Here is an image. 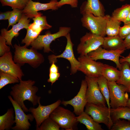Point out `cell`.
I'll return each instance as SVG.
<instances>
[{
	"instance_id": "cell-38",
	"label": "cell",
	"mask_w": 130,
	"mask_h": 130,
	"mask_svg": "<svg viewBox=\"0 0 130 130\" xmlns=\"http://www.w3.org/2000/svg\"><path fill=\"white\" fill-rule=\"evenodd\" d=\"M78 0H60L57 3V6L59 8L65 5H70L72 8L77 7L78 6Z\"/></svg>"
},
{
	"instance_id": "cell-33",
	"label": "cell",
	"mask_w": 130,
	"mask_h": 130,
	"mask_svg": "<svg viewBox=\"0 0 130 130\" xmlns=\"http://www.w3.org/2000/svg\"><path fill=\"white\" fill-rule=\"evenodd\" d=\"M60 127L54 121L49 117L44 120L37 130H59Z\"/></svg>"
},
{
	"instance_id": "cell-44",
	"label": "cell",
	"mask_w": 130,
	"mask_h": 130,
	"mask_svg": "<svg viewBox=\"0 0 130 130\" xmlns=\"http://www.w3.org/2000/svg\"><path fill=\"white\" fill-rule=\"evenodd\" d=\"M124 23V24H130V12Z\"/></svg>"
},
{
	"instance_id": "cell-45",
	"label": "cell",
	"mask_w": 130,
	"mask_h": 130,
	"mask_svg": "<svg viewBox=\"0 0 130 130\" xmlns=\"http://www.w3.org/2000/svg\"><path fill=\"white\" fill-rule=\"evenodd\" d=\"M126 106L130 108V98H129L128 100Z\"/></svg>"
},
{
	"instance_id": "cell-41",
	"label": "cell",
	"mask_w": 130,
	"mask_h": 130,
	"mask_svg": "<svg viewBox=\"0 0 130 130\" xmlns=\"http://www.w3.org/2000/svg\"><path fill=\"white\" fill-rule=\"evenodd\" d=\"M124 43L126 49H130V34L124 40Z\"/></svg>"
},
{
	"instance_id": "cell-25",
	"label": "cell",
	"mask_w": 130,
	"mask_h": 130,
	"mask_svg": "<svg viewBox=\"0 0 130 130\" xmlns=\"http://www.w3.org/2000/svg\"><path fill=\"white\" fill-rule=\"evenodd\" d=\"M121 64L122 67L120 70V76L116 82L128 88L130 87V64L126 62Z\"/></svg>"
},
{
	"instance_id": "cell-17",
	"label": "cell",
	"mask_w": 130,
	"mask_h": 130,
	"mask_svg": "<svg viewBox=\"0 0 130 130\" xmlns=\"http://www.w3.org/2000/svg\"><path fill=\"white\" fill-rule=\"evenodd\" d=\"M15 63L13 60L11 52L6 53L0 57V71L10 74L21 80L24 74L21 66Z\"/></svg>"
},
{
	"instance_id": "cell-36",
	"label": "cell",
	"mask_w": 130,
	"mask_h": 130,
	"mask_svg": "<svg viewBox=\"0 0 130 130\" xmlns=\"http://www.w3.org/2000/svg\"><path fill=\"white\" fill-rule=\"evenodd\" d=\"M6 40L3 37L0 36V56H2L10 51V47L7 45Z\"/></svg>"
},
{
	"instance_id": "cell-15",
	"label": "cell",
	"mask_w": 130,
	"mask_h": 130,
	"mask_svg": "<svg viewBox=\"0 0 130 130\" xmlns=\"http://www.w3.org/2000/svg\"><path fill=\"white\" fill-rule=\"evenodd\" d=\"M87 85L85 80H82L81 87L77 95L69 101L63 100L61 104L66 106L68 104L73 108V112L79 116L84 111V109L87 103L86 93Z\"/></svg>"
},
{
	"instance_id": "cell-43",
	"label": "cell",
	"mask_w": 130,
	"mask_h": 130,
	"mask_svg": "<svg viewBox=\"0 0 130 130\" xmlns=\"http://www.w3.org/2000/svg\"><path fill=\"white\" fill-rule=\"evenodd\" d=\"M119 61L121 64L123 62H126L130 64V52L126 56L123 57L119 59Z\"/></svg>"
},
{
	"instance_id": "cell-27",
	"label": "cell",
	"mask_w": 130,
	"mask_h": 130,
	"mask_svg": "<svg viewBox=\"0 0 130 130\" xmlns=\"http://www.w3.org/2000/svg\"><path fill=\"white\" fill-rule=\"evenodd\" d=\"M130 12V4H126L115 10L111 18L119 21L124 22Z\"/></svg>"
},
{
	"instance_id": "cell-8",
	"label": "cell",
	"mask_w": 130,
	"mask_h": 130,
	"mask_svg": "<svg viewBox=\"0 0 130 130\" xmlns=\"http://www.w3.org/2000/svg\"><path fill=\"white\" fill-rule=\"evenodd\" d=\"M104 37L90 32H86L80 39V42L77 49L80 56L87 55L94 51L103 44Z\"/></svg>"
},
{
	"instance_id": "cell-3",
	"label": "cell",
	"mask_w": 130,
	"mask_h": 130,
	"mask_svg": "<svg viewBox=\"0 0 130 130\" xmlns=\"http://www.w3.org/2000/svg\"><path fill=\"white\" fill-rule=\"evenodd\" d=\"M13 61L21 66L25 63L29 64L33 68H38L44 61L43 55L37 50L31 47L29 49L25 45L20 46L15 44Z\"/></svg>"
},
{
	"instance_id": "cell-29",
	"label": "cell",
	"mask_w": 130,
	"mask_h": 130,
	"mask_svg": "<svg viewBox=\"0 0 130 130\" xmlns=\"http://www.w3.org/2000/svg\"><path fill=\"white\" fill-rule=\"evenodd\" d=\"M121 23V22L112 18L110 16L106 24V35L108 36L118 35Z\"/></svg>"
},
{
	"instance_id": "cell-9",
	"label": "cell",
	"mask_w": 130,
	"mask_h": 130,
	"mask_svg": "<svg viewBox=\"0 0 130 130\" xmlns=\"http://www.w3.org/2000/svg\"><path fill=\"white\" fill-rule=\"evenodd\" d=\"M65 37L67 39V44L63 52L59 55L54 54L50 55L48 56V59L51 64L53 62L55 63L56 62L57 59L58 58H62L67 60L71 64V73L74 74L78 71L80 63L74 56L73 50L74 45L72 41L70 33H69Z\"/></svg>"
},
{
	"instance_id": "cell-18",
	"label": "cell",
	"mask_w": 130,
	"mask_h": 130,
	"mask_svg": "<svg viewBox=\"0 0 130 130\" xmlns=\"http://www.w3.org/2000/svg\"><path fill=\"white\" fill-rule=\"evenodd\" d=\"M23 13L22 17L17 23L13 25L12 28L9 30L2 28L0 30L1 36L4 38L6 40L7 45L12 46V41L14 37L19 36V31L23 28L26 29L28 28L30 20Z\"/></svg>"
},
{
	"instance_id": "cell-34",
	"label": "cell",
	"mask_w": 130,
	"mask_h": 130,
	"mask_svg": "<svg viewBox=\"0 0 130 130\" xmlns=\"http://www.w3.org/2000/svg\"><path fill=\"white\" fill-rule=\"evenodd\" d=\"M13 9L8 20V25L7 29L10 26H12L18 22L21 19L23 15L22 10L15 8H13Z\"/></svg>"
},
{
	"instance_id": "cell-31",
	"label": "cell",
	"mask_w": 130,
	"mask_h": 130,
	"mask_svg": "<svg viewBox=\"0 0 130 130\" xmlns=\"http://www.w3.org/2000/svg\"><path fill=\"white\" fill-rule=\"evenodd\" d=\"M30 0H0L2 6H8L12 8L23 10L27 5Z\"/></svg>"
},
{
	"instance_id": "cell-7",
	"label": "cell",
	"mask_w": 130,
	"mask_h": 130,
	"mask_svg": "<svg viewBox=\"0 0 130 130\" xmlns=\"http://www.w3.org/2000/svg\"><path fill=\"white\" fill-rule=\"evenodd\" d=\"M108 84L110 91L111 108L126 106L129 99L128 95L125 93L126 87L117 84L116 82L108 81Z\"/></svg>"
},
{
	"instance_id": "cell-21",
	"label": "cell",
	"mask_w": 130,
	"mask_h": 130,
	"mask_svg": "<svg viewBox=\"0 0 130 130\" xmlns=\"http://www.w3.org/2000/svg\"><path fill=\"white\" fill-rule=\"evenodd\" d=\"M15 111L14 108L8 109L3 115L0 116V130L12 129L15 123Z\"/></svg>"
},
{
	"instance_id": "cell-14",
	"label": "cell",
	"mask_w": 130,
	"mask_h": 130,
	"mask_svg": "<svg viewBox=\"0 0 130 130\" xmlns=\"http://www.w3.org/2000/svg\"><path fill=\"white\" fill-rule=\"evenodd\" d=\"M125 50H107L101 46L95 50L89 53L87 55L95 61L104 59L112 61L116 64L117 68L121 70L122 66L119 61V58Z\"/></svg>"
},
{
	"instance_id": "cell-47",
	"label": "cell",
	"mask_w": 130,
	"mask_h": 130,
	"mask_svg": "<svg viewBox=\"0 0 130 130\" xmlns=\"http://www.w3.org/2000/svg\"><path fill=\"white\" fill-rule=\"evenodd\" d=\"M118 0L121 2H123L125 0Z\"/></svg>"
},
{
	"instance_id": "cell-23",
	"label": "cell",
	"mask_w": 130,
	"mask_h": 130,
	"mask_svg": "<svg viewBox=\"0 0 130 130\" xmlns=\"http://www.w3.org/2000/svg\"><path fill=\"white\" fill-rule=\"evenodd\" d=\"M111 118L113 123L120 119L130 121V108L127 106L121 107L110 109Z\"/></svg>"
},
{
	"instance_id": "cell-28",
	"label": "cell",
	"mask_w": 130,
	"mask_h": 130,
	"mask_svg": "<svg viewBox=\"0 0 130 130\" xmlns=\"http://www.w3.org/2000/svg\"><path fill=\"white\" fill-rule=\"evenodd\" d=\"M98 83L99 89L106 101L108 107L110 110V93L108 81L102 75L98 78Z\"/></svg>"
},
{
	"instance_id": "cell-4",
	"label": "cell",
	"mask_w": 130,
	"mask_h": 130,
	"mask_svg": "<svg viewBox=\"0 0 130 130\" xmlns=\"http://www.w3.org/2000/svg\"><path fill=\"white\" fill-rule=\"evenodd\" d=\"M50 117L55 122L60 128L66 130L77 129L78 122L77 117L71 111L59 106L55 109Z\"/></svg>"
},
{
	"instance_id": "cell-16",
	"label": "cell",
	"mask_w": 130,
	"mask_h": 130,
	"mask_svg": "<svg viewBox=\"0 0 130 130\" xmlns=\"http://www.w3.org/2000/svg\"><path fill=\"white\" fill-rule=\"evenodd\" d=\"M61 102L60 100H58L52 104L46 106L41 105L39 102L37 107H31L28 109V111L31 113L35 120L36 128L39 127L44 120L50 117L53 110L60 105Z\"/></svg>"
},
{
	"instance_id": "cell-20",
	"label": "cell",
	"mask_w": 130,
	"mask_h": 130,
	"mask_svg": "<svg viewBox=\"0 0 130 130\" xmlns=\"http://www.w3.org/2000/svg\"><path fill=\"white\" fill-rule=\"evenodd\" d=\"M81 6L89 10L96 16H104L105 10L99 0H87Z\"/></svg>"
},
{
	"instance_id": "cell-11",
	"label": "cell",
	"mask_w": 130,
	"mask_h": 130,
	"mask_svg": "<svg viewBox=\"0 0 130 130\" xmlns=\"http://www.w3.org/2000/svg\"><path fill=\"white\" fill-rule=\"evenodd\" d=\"M85 79L87 85L86 93L87 103L106 106V101L98 87V78H91L86 76Z\"/></svg>"
},
{
	"instance_id": "cell-42",
	"label": "cell",
	"mask_w": 130,
	"mask_h": 130,
	"mask_svg": "<svg viewBox=\"0 0 130 130\" xmlns=\"http://www.w3.org/2000/svg\"><path fill=\"white\" fill-rule=\"evenodd\" d=\"M49 69V72H58V67L53 62L51 64Z\"/></svg>"
},
{
	"instance_id": "cell-40",
	"label": "cell",
	"mask_w": 130,
	"mask_h": 130,
	"mask_svg": "<svg viewBox=\"0 0 130 130\" xmlns=\"http://www.w3.org/2000/svg\"><path fill=\"white\" fill-rule=\"evenodd\" d=\"M12 13V11H8L4 12H0V20H8Z\"/></svg>"
},
{
	"instance_id": "cell-19",
	"label": "cell",
	"mask_w": 130,
	"mask_h": 130,
	"mask_svg": "<svg viewBox=\"0 0 130 130\" xmlns=\"http://www.w3.org/2000/svg\"><path fill=\"white\" fill-rule=\"evenodd\" d=\"M102 46L109 50L126 49L124 44V40L118 35L104 37Z\"/></svg>"
},
{
	"instance_id": "cell-26",
	"label": "cell",
	"mask_w": 130,
	"mask_h": 130,
	"mask_svg": "<svg viewBox=\"0 0 130 130\" xmlns=\"http://www.w3.org/2000/svg\"><path fill=\"white\" fill-rule=\"evenodd\" d=\"M32 19L33 20V22L29 24L28 28L34 31L40 29L43 30L48 29L52 27V26L48 23L46 17L45 16H37Z\"/></svg>"
},
{
	"instance_id": "cell-2",
	"label": "cell",
	"mask_w": 130,
	"mask_h": 130,
	"mask_svg": "<svg viewBox=\"0 0 130 130\" xmlns=\"http://www.w3.org/2000/svg\"><path fill=\"white\" fill-rule=\"evenodd\" d=\"M80 12L82 15L81 19L82 26L91 33L104 37L106 35L107 22L110 16H96L86 9L80 7Z\"/></svg>"
},
{
	"instance_id": "cell-6",
	"label": "cell",
	"mask_w": 130,
	"mask_h": 130,
	"mask_svg": "<svg viewBox=\"0 0 130 130\" xmlns=\"http://www.w3.org/2000/svg\"><path fill=\"white\" fill-rule=\"evenodd\" d=\"M85 112L92 117L98 123L104 124L110 130L113 123L111 119L110 110L106 106L87 103Z\"/></svg>"
},
{
	"instance_id": "cell-37",
	"label": "cell",
	"mask_w": 130,
	"mask_h": 130,
	"mask_svg": "<svg viewBox=\"0 0 130 130\" xmlns=\"http://www.w3.org/2000/svg\"><path fill=\"white\" fill-rule=\"evenodd\" d=\"M130 34V24H124L119 28L118 35L122 39H124Z\"/></svg>"
},
{
	"instance_id": "cell-12",
	"label": "cell",
	"mask_w": 130,
	"mask_h": 130,
	"mask_svg": "<svg viewBox=\"0 0 130 130\" xmlns=\"http://www.w3.org/2000/svg\"><path fill=\"white\" fill-rule=\"evenodd\" d=\"M8 98L12 104L15 111V125L12 127L13 130H27L31 126L29 122L33 121L34 119L32 114H26L22 108L16 103L10 95Z\"/></svg>"
},
{
	"instance_id": "cell-35",
	"label": "cell",
	"mask_w": 130,
	"mask_h": 130,
	"mask_svg": "<svg viewBox=\"0 0 130 130\" xmlns=\"http://www.w3.org/2000/svg\"><path fill=\"white\" fill-rule=\"evenodd\" d=\"M111 130H130V121L119 119L113 123Z\"/></svg>"
},
{
	"instance_id": "cell-5",
	"label": "cell",
	"mask_w": 130,
	"mask_h": 130,
	"mask_svg": "<svg viewBox=\"0 0 130 130\" xmlns=\"http://www.w3.org/2000/svg\"><path fill=\"white\" fill-rule=\"evenodd\" d=\"M71 30L70 27H60L58 31L55 33L52 34L50 31L47 32L44 35H39L31 43L32 47L36 50L43 49L45 53L52 52L50 45L52 42L56 39L61 37H65Z\"/></svg>"
},
{
	"instance_id": "cell-32",
	"label": "cell",
	"mask_w": 130,
	"mask_h": 130,
	"mask_svg": "<svg viewBox=\"0 0 130 130\" xmlns=\"http://www.w3.org/2000/svg\"><path fill=\"white\" fill-rule=\"evenodd\" d=\"M26 30V35L22 40L21 43L25 44V45L27 47L31 45L32 43L38 37L43 30L40 29L34 31L28 28Z\"/></svg>"
},
{
	"instance_id": "cell-46",
	"label": "cell",
	"mask_w": 130,
	"mask_h": 130,
	"mask_svg": "<svg viewBox=\"0 0 130 130\" xmlns=\"http://www.w3.org/2000/svg\"><path fill=\"white\" fill-rule=\"evenodd\" d=\"M126 92L130 93V87L128 88H126Z\"/></svg>"
},
{
	"instance_id": "cell-22",
	"label": "cell",
	"mask_w": 130,
	"mask_h": 130,
	"mask_svg": "<svg viewBox=\"0 0 130 130\" xmlns=\"http://www.w3.org/2000/svg\"><path fill=\"white\" fill-rule=\"evenodd\" d=\"M78 121L84 125L88 130H104L101 126L95 122L91 116L84 111L77 117Z\"/></svg>"
},
{
	"instance_id": "cell-24",
	"label": "cell",
	"mask_w": 130,
	"mask_h": 130,
	"mask_svg": "<svg viewBox=\"0 0 130 130\" xmlns=\"http://www.w3.org/2000/svg\"><path fill=\"white\" fill-rule=\"evenodd\" d=\"M120 71L112 66L103 64L102 69V75L108 81L116 82L119 79Z\"/></svg>"
},
{
	"instance_id": "cell-30",
	"label": "cell",
	"mask_w": 130,
	"mask_h": 130,
	"mask_svg": "<svg viewBox=\"0 0 130 130\" xmlns=\"http://www.w3.org/2000/svg\"><path fill=\"white\" fill-rule=\"evenodd\" d=\"M20 81L18 78L13 75L0 71V89L9 84L19 83Z\"/></svg>"
},
{
	"instance_id": "cell-10",
	"label": "cell",
	"mask_w": 130,
	"mask_h": 130,
	"mask_svg": "<svg viewBox=\"0 0 130 130\" xmlns=\"http://www.w3.org/2000/svg\"><path fill=\"white\" fill-rule=\"evenodd\" d=\"M80 63L78 71L86 76L91 78H98L102 75L101 70L103 64L96 62L87 55L80 56L78 58Z\"/></svg>"
},
{
	"instance_id": "cell-39",
	"label": "cell",
	"mask_w": 130,
	"mask_h": 130,
	"mask_svg": "<svg viewBox=\"0 0 130 130\" xmlns=\"http://www.w3.org/2000/svg\"><path fill=\"white\" fill-rule=\"evenodd\" d=\"M60 75V73L58 72H49V78L47 80V81L48 82L51 83V85L57 80Z\"/></svg>"
},
{
	"instance_id": "cell-1",
	"label": "cell",
	"mask_w": 130,
	"mask_h": 130,
	"mask_svg": "<svg viewBox=\"0 0 130 130\" xmlns=\"http://www.w3.org/2000/svg\"><path fill=\"white\" fill-rule=\"evenodd\" d=\"M35 81L29 79L27 80H20L19 84L11 87L10 95L13 100L22 108L25 112L28 111L24 102L27 100L31 102L34 106L40 102L41 97L36 93L38 90L37 86L34 85Z\"/></svg>"
},
{
	"instance_id": "cell-13",
	"label": "cell",
	"mask_w": 130,
	"mask_h": 130,
	"mask_svg": "<svg viewBox=\"0 0 130 130\" xmlns=\"http://www.w3.org/2000/svg\"><path fill=\"white\" fill-rule=\"evenodd\" d=\"M58 2L57 0H51L49 3H42L30 0L26 7L22 10L23 13L29 19L42 16V14L38 12V11L58 10L59 8L57 6Z\"/></svg>"
}]
</instances>
